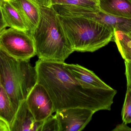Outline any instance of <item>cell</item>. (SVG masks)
<instances>
[{"label":"cell","instance_id":"1","mask_svg":"<svg viewBox=\"0 0 131 131\" xmlns=\"http://www.w3.org/2000/svg\"><path fill=\"white\" fill-rule=\"evenodd\" d=\"M35 67L37 83L43 85L48 92L54 112L75 107L88 108L95 112L111 110L117 94L115 89L87 87L65 68L64 62L39 59Z\"/></svg>","mask_w":131,"mask_h":131},{"label":"cell","instance_id":"2","mask_svg":"<svg viewBox=\"0 0 131 131\" xmlns=\"http://www.w3.org/2000/svg\"><path fill=\"white\" fill-rule=\"evenodd\" d=\"M40 19L31 34L36 55L46 61L64 62L74 50L66 35L59 15L52 6L40 7Z\"/></svg>","mask_w":131,"mask_h":131},{"label":"cell","instance_id":"3","mask_svg":"<svg viewBox=\"0 0 131 131\" xmlns=\"http://www.w3.org/2000/svg\"><path fill=\"white\" fill-rule=\"evenodd\" d=\"M59 17L74 51L93 52L114 41V31L99 22L82 17Z\"/></svg>","mask_w":131,"mask_h":131},{"label":"cell","instance_id":"4","mask_svg":"<svg viewBox=\"0 0 131 131\" xmlns=\"http://www.w3.org/2000/svg\"><path fill=\"white\" fill-rule=\"evenodd\" d=\"M0 76L4 88L16 113L37 83L35 66L29 61L16 60L0 49Z\"/></svg>","mask_w":131,"mask_h":131},{"label":"cell","instance_id":"5","mask_svg":"<svg viewBox=\"0 0 131 131\" xmlns=\"http://www.w3.org/2000/svg\"><path fill=\"white\" fill-rule=\"evenodd\" d=\"M0 49L16 60L29 61L36 55L34 41L28 32L10 28L0 33Z\"/></svg>","mask_w":131,"mask_h":131},{"label":"cell","instance_id":"6","mask_svg":"<svg viewBox=\"0 0 131 131\" xmlns=\"http://www.w3.org/2000/svg\"><path fill=\"white\" fill-rule=\"evenodd\" d=\"M29 110L37 121L44 120L54 112L53 101L45 88L37 83L26 100Z\"/></svg>","mask_w":131,"mask_h":131},{"label":"cell","instance_id":"7","mask_svg":"<svg viewBox=\"0 0 131 131\" xmlns=\"http://www.w3.org/2000/svg\"><path fill=\"white\" fill-rule=\"evenodd\" d=\"M84 108H71L56 112L60 131H81L85 128L95 113Z\"/></svg>","mask_w":131,"mask_h":131},{"label":"cell","instance_id":"8","mask_svg":"<svg viewBox=\"0 0 131 131\" xmlns=\"http://www.w3.org/2000/svg\"><path fill=\"white\" fill-rule=\"evenodd\" d=\"M43 121H37L29 110L26 100L19 106L10 131H41Z\"/></svg>","mask_w":131,"mask_h":131},{"label":"cell","instance_id":"9","mask_svg":"<svg viewBox=\"0 0 131 131\" xmlns=\"http://www.w3.org/2000/svg\"><path fill=\"white\" fill-rule=\"evenodd\" d=\"M64 67L78 80L88 87L93 88H110L111 87L101 80L94 72L78 64L64 62Z\"/></svg>","mask_w":131,"mask_h":131},{"label":"cell","instance_id":"10","mask_svg":"<svg viewBox=\"0 0 131 131\" xmlns=\"http://www.w3.org/2000/svg\"><path fill=\"white\" fill-rule=\"evenodd\" d=\"M20 11L28 29L32 34L40 19V6L33 0H12Z\"/></svg>","mask_w":131,"mask_h":131},{"label":"cell","instance_id":"11","mask_svg":"<svg viewBox=\"0 0 131 131\" xmlns=\"http://www.w3.org/2000/svg\"><path fill=\"white\" fill-rule=\"evenodd\" d=\"M0 9L7 27L28 32L24 18L12 0H2Z\"/></svg>","mask_w":131,"mask_h":131},{"label":"cell","instance_id":"12","mask_svg":"<svg viewBox=\"0 0 131 131\" xmlns=\"http://www.w3.org/2000/svg\"><path fill=\"white\" fill-rule=\"evenodd\" d=\"M99 9L105 14L131 19V0H98Z\"/></svg>","mask_w":131,"mask_h":131},{"label":"cell","instance_id":"13","mask_svg":"<svg viewBox=\"0 0 131 131\" xmlns=\"http://www.w3.org/2000/svg\"><path fill=\"white\" fill-rule=\"evenodd\" d=\"M15 114L0 76V118L7 124L10 128L14 119Z\"/></svg>","mask_w":131,"mask_h":131},{"label":"cell","instance_id":"14","mask_svg":"<svg viewBox=\"0 0 131 131\" xmlns=\"http://www.w3.org/2000/svg\"><path fill=\"white\" fill-rule=\"evenodd\" d=\"M114 41L125 61H131V40L127 35L121 31H114Z\"/></svg>","mask_w":131,"mask_h":131},{"label":"cell","instance_id":"15","mask_svg":"<svg viewBox=\"0 0 131 131\" xmlns=\"http://www.w3.org/2000/svg\"><path fill=\"white\" fill-rule=\"evenodd\" d=\"M54 4L67 5L99 9L98 1L94 0H51Z\"/></svg>","mask_w":131,"mask_h":131},{"label":"cell","instance_id":"16","mask_svg":"<svg viewBox=\"0 0 131 131\" xmlns=\"http://www.w3.org/2000/svg\"><path fill=\"white\" fill-rule=\"evenodd\" d=\"M122 117L123 122L127 124H131V89L128 87H127Z\"/></svg>","mask_w":131,"mask_h":131},{"label":"cell","instance_id":"17","mask_svg":"<svg viewBox=\"0 0 131 131\" xmlns=\"http://www.w3.org/2000/svg\"><path fill=\"white\" fill-rule=\"evenodd\" d=\"M59 122L56 115H52L43 121L41 131H60Z\"/></svg>","mask_w":131,"mask_h":131},{"label":"cell","instance_id":"18","mask_svg":"<svg viewBox=\"0 0 131 131\" xmlns=\"http://www.w3.org/2000/svg\"><path fill=\"white\" fill-rule=\"evenodd\" d=\"M127 87L131 89V61H125Z\"/></svg>","mask_w":131,"mask_h":131},{"label":"cell","instance_id":"19","mask_svg":"<svg viewBox=\"0 0 131 131\" xmlns=\"http://www.w3.org/2000/svg\"><path fill=\"white\" fill-rule=\"evenodd\" d=\"M40 7H50L52 6L51 0H33Z\"/></svg>","mask_w":131,"mask_h":131},{"label":"cell","instance_id":"20","mask_svg":"<svg viewBox=\"0 0 131 131\" xmlns=\"http://www.w3.org/2000/svg\"><path fill=\"white\" fill-rule=\"evenodd\" d=\"M127 124L123 122L122 124L118 125L113 130L114 131H131V128L127 125Z\"/></svg>","mask_w":131,"mask_h":131},{"label":"cell","instance_id":"21","mask_svg":"<svg viewBox=\"0 0 131 131\" xmlns=\"http://www.w3.org/2000/svg\"><path fill=\"white\" fill-rule=\"evenodd\" d=\"M0 131H10V128L7 124L1 118H0Z\"/></svg>","mask_w":131,"mask_h":131},{"label":"cell","instance_id":"22","mask_svg":"<svg viewBox=\"0 0 131 131\" xmlns=\"http://www.w3.org/2000/svg\"><path fill=\"white\" fill-rule=\"evenodd\" d=\"M7 27V25L4 21L0 9V33Z\"/></svg>","mask_w":131,"mask_h":131},{"label":"cell","instance_id":"23","mask_svg":"<svg viewBox=\"0 0 131 131\" xmlns=\"http://www.w3.org/2000/svg\"><path fill=\"white\" fill-rule=\"evenodd\" d=\"M127 35L130 38V39H131V32H130V33H128V34H127Z\"/></svg>","mask_w":131,"mask_h":131},{"label":"cell","instance_id":"24","mask_svg":"<svg viewBox=\"0 0 131 131\" xmlns=\"http://www.w3.org/2000/svg\"><path fill=\"white\" fill-rule=\"evenodd\" d=\"M2 0H0V5H1V3L2 1Z\"/></svg>","mask_w":131,"mask_h":131},{"label":"cell","instance_id":"25","mask_svg":"<svg viewBox=\"0 0 131 131\" xmlns=\"http://www.w3.org/2000/svg\"><path fill=\"white\" fill-rule=\"evenodd\" d=\"M94 1H98V0H94Z\"/></svg>","mask_w":131,"mask_h":131}]
</instances>
